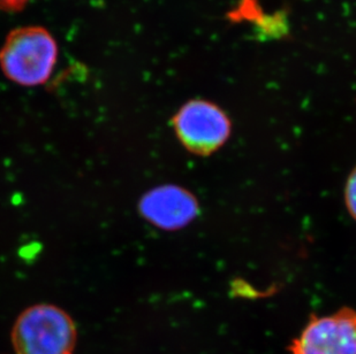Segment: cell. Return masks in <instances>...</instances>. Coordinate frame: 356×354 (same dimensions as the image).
Returning a JSON list of instances; mask_svg holds the SVG:
<instances>
[{
    "mask_svg": "<svg viewBox=\"0 0 356 354\" xmlns=\"http://www.w3.org/2000/svg\"><path fill=\"white\" fill-rule=\"evenodd\" d=\"M291 354H356V311L343 308L331 315H312Z\"/></svg>",
    "mask_w": 356,
    "mask_h": 354,
    "instance_id": "cell-4",
    "label": "cell"
},
{
    "mask_svg": "<svg viewBox=\"0 0 356 354\" xmlns=\"http://www.w3.org/2000/svg\"><path fill=\"white\" fill-rule=\"evenodd\" d=\"M138 210L145 220L164 230L188 226L198 214V203L189 191L177 185L155 187L143 196Z\"/></svg>",
    "mask_w": 356,
    "mask_h": 354,
    "instance_id": "cell-5",
    "label": "cell"
},
{
    "mask_svg": "<svg viewBox=\"0 0 356 354\" xmlns=\"http://www.w3.org/2000/svg\"><path fill=\"white\" fill-rule=\"evenodd\" d=\"M31 0H0V7L5 10H17Z\"/></svg>",
    "mask_w": 356,
    "mask_h": 354,
    "instance_id": "cell-7",
    "label": "cell"
},
{
    "mask_svg": "<svg viewBox=\"0 0 356 354\" xmlns=\"http://www.w3.org/2000/svg\"><path fill=\"white\" fill-rule=\"evenodd\" d=\"M76 337L74 321L54 305L27 308L12 330V344L17 354H73Z\"/></svg>",
    "mask_w": 356,
    "mask_h": 354,
    "instance_id": "cell-2",
    "label": "cell"
},
{
    "mask_svg": "<svg viewBox=\"0 0 356 354\" xmlns=\"http://www.w3.org/2000/svg\"><path fill=\"white\" fill-rule=\"evenodd\" d=\"M179 141L192 153L210 155L229 140L232 124L225 110L205 99H192L173 117Z\"/></svg>",
    "mask_w": 356,
    "mask_h": 354,
    "instance_id": "cell-3",
    "label": "cell"
},
{
    "mask_svg": "<svg viewBox=\"0 0 356 354\" xmlns=\"http://www.w3.org/2000/svg\"><path fill=\"white\" fill-rule=\"evenodd\" d=\"M58 60V45L45 28L24 27L12 31L0 50L5 76L21 87L47 83Z\"/></svg>",
    "mask_w": 356,
    "mask_h": 354,
    "instance_id": "cell-1",
    "label": "cell"
},
{
    "mask_svg": "<svg viewBox=\"0 0 356 354\" xmlns=\"http://www.w3.org/2000/svg\"><path fill=\"white\" fill-rule=\"evenodd\" d=\"M345 201H346L347 210L356 220V167L347 180Z\"/></svg>",
    "mask_w": 356,
    "mask_h": 354,
    "instance_id": "cell-6",
    "label": "cell"
}]
</instances>
